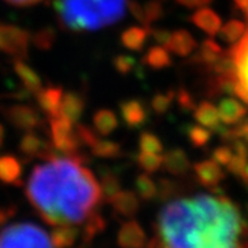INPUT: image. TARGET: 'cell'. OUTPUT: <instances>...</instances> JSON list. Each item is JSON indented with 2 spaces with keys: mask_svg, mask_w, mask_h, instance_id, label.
Wrapping results in <instances>:
<instances>
[{
  "mask_svg": "<svg viewBox=\"0 0 248 248\" xmlns=\"http://www.w3.org/2000/svg\"><path fill=\"white\" fill-rule=\"evenodd\" d=\"M25 195L40 218L51 225H76L86 221L101 203V187L83 156H62L36 166Z\"/></svg>",
  "mask_w": 248,
  "mask_h": 248,
  "instance_id": "cell-1",
  "label": "cell"
},
{
  "mask_svg": "<svg viewBox=\"0 0 248 248\" xmlns=\"http://www.w3.org/2000/svg\"><path fill=\"white\" fill-rule=\"evenodd\" d=\"M125 0H55L60 22L72 32H93L119 22L125 14Z\"/></svg>",
  "mask_w": 248,
  "mask_h": 248,
  "instance_id": "cell-2",
  "label": "cell"
},
{
  "mask_svg": "<svg viewBox=\"0 0 248 248\" xmlns=\"http://www.w3.org/2000/svg\"><path fill=\"white\" fill-rule=\"evenodd\" d=\"M0 248H54L47 232L33 222H19L0 232Z\"/></svg>",
  "mask_w": 248,
  "mask_h": 248,
  "instance_id": "cell-3",
  "label": "cell"
},
{
  "mask_svg": "<svg viewBox=\"0 0 248 248\" xmlns=\"http://www.w3.org/2000/svg\"><path fill=\"white\" fill-rule=\"evenodd\" d=\"M50 142L61 156L73 157L79 155L80 141L73 124L63 117L50 119Z\"/></svg>",
  "mask_w": 248,
  "mask_h": 248,
  "instance_id": "cell-4",
  "label": "cell"
},
{
  "mask_svg": "<svg viewBox=\"0 0 248 248\" xmlns=\"http://www.w3.org/2000/svg\"><path fill=\"white\" fill-rule=\"evenodd\" d=\"M31 35L22 28L0 22V54H6L14 60L28 57Z\"/></svg>",
  "mask_w": 248,
  "mask_h": 248,
  "instance_id": "cell-5",
  "label": "cell"
},
{
  "mask_svg": "<svg viewBox=\"0 0 248 248\" xmlns=\"http://www.w3.org/2000/svg\"><path fill=\"white\" fill-rule=\"evenodd\" d=\"M4 117L13 127L22 131H32L42 124L39 112L31 105H11L6 108Z\"/></svg>",
  "mask_w": 248,
  "mask_h": 248,
  "instance_id": "cell-6",
  "label": "cell"
},
{
  "mask_svg": "<svg viewBox=\"0 0 248 248\" xmlns=\"http://www.w3.org/2000/svg\"><path fill=\"white\" fill-rule=\"evenodd\" d=\"M228 53L234 62L236 79L248 93V29L239 42L232 46Z\"/></svg>",
  "mask_w": 248,
  "mask_h": 248,
  "instance_id": "cell-7",
  "label": "cell"
},
{
  "mask_svg": "<svg viewBox=\"0 0 248 248\" xmlns=\"http://www.w3.org/2000/svg\"><path fill=\"white\" fill-rule=\"evenodd\" d=\"M193 171H195L196 181L207 189H213L215 186H218L226 178L225 171L213 159L195 163Z\"/></svg>",
  "mask_w": 248,
  "mask_h": 248,
  "instance_id": "cell-8",
  "label": "cell"
},
{
  "mask_svg": "<svg viewBox=\"0 0 248 248\" xmlns=\"http://www.w3.org/2000/svg\"><path fill=\"white\" fill-rule=\"evenodd\" d=\"M119 248H145L146 247V233L137 221L124 222L117 233Z\"/></svg>",
  "mask_w": 248,
  "mask_h": 248,
  "instance_id": "cell-9",
  "label": "cell"
},
{
  "mask_svg": "<svg viewBox=\"0 0 248 248\" xmlns=\"http://www.w3.org/2000/svg\"><path fill=\"white\" fill-rule=\"evenodd\" d=\"M120 115L130 128H140L148 122L149 110L141 99L133 98L120 104Z\"/></svg>",
  "mask_w": 248,
  "mask_h": 248,
  "instance_id": "cell-10",
  "label": "cell"
},
{
  "mask_svg": "<svg viewBox=\"0 0 248 248\" xmlns=\"http://www.w3.org/2000/svg\"><path fill=\"white\" fill-rule=\"evenodd\" d=\"M35 95L40 109L50 119L60 117V109H61L62 97H63L62 87H55V86H50V87H46V89L42 87Z\"/></svg>",
  "mask_w": 248,
  "mask_h": 248,
  "instance_id": "cell-11",
  "label": "cell"
},
{
  "mask_svg": "<svg viewBox=\"0 0 248 248\" xmlns=\"http://www.w3.org/2000/svg\"><path fill=\"white\" fill-rule=\"evenodd\" d=\"M219 120L226 125H236L248 115V108L234 98H223L218 107Z\"/></svg>",
  "mask_w": 248,
  "mask_h": 248,
  "instance_id": "cell-12",
  "label": "cell"
},
{
  "mask_svg": "<svg viewBox=\"0 0 248 248\" xmlns=\"http://www.w3.org/2000/svg\"><path fill=\"white\" fill-rule=\"evenodd\" d=\"M84 107H86V101L83 94L76 91H68L62 97L60 117L66 119L72 124L78 123L84 112Z\"/></svg>",
  "mask_w": 248,
  "mask_h": 248,
  "instance_id": "cell-13",
  "label": "cell"
},
{
  "mask_svg": "<svg viewBox=\"0 0 248 248\" xmlns=\"http://www.w3.org/2000/svg\"><path fill=\"white\" fill-rule=\"evenodd\" d=\"M190 21L199 29H202L203 32H205L211 37L218 35L222 28L221 17L210 7H200L199 10H196L192 18H190Z\"/></svg>",
  "mask_w": 248,
  "mask_h": 248,
  "instance_id": "cell-14",
  "label": "cell"
},
{
  "mask_svg": "<svg viewBox=\"0 0 248 248\" xmlns=\"http://www.w3.org/2000/svg\"><path fill=\"white\" fill-rule=\"evenodd\" d=\"M22 164L19 159L13 155L0 156V182L6 185L21 186L22 185Z\"/></svg>",
  "mask_w": 248,
  "mask_h": 248,
  "instance_id": "cell-15",
  "label": "cell"
},
{
  "mask_svg": "<svg viewBox=\"0 0 248 248\" xmlns=\"http://www.w3.org/2000/svg\"><path fill=\"white\" fill-rule=\"evenodd\" d=\"M163 167L171 175L181 177V175H185L190 169V160L184 149L174 148V149H170L169 152L164 153Z\"/></svg>",
  "mask_w": 248,
  "mask_h": 248,
  "instance_id": "cell-16",
  "label": "cell"
},
{
  "mask_svg": "<svg viewBox=\"0 0 248 248\" xmlns=\"http://www.w3.org/2000/svg\"><path fill=\"white\" fill-rule=\"evenodd\" d=\"M166 48L178 57H187L197 48V43L189 31L178 29L171 33V39Z\"/></svg>",
  "mask_w": 248,
  "mask_h": 248,
  "instance_id": "cell-17",
  "label": "cell"
},
{
  "mask_svg": "<svg viewBox=\"0 0 248 248\" xmlns=\"http://www.w3.org/2000/svg\"><path fill=\"white\" fill-rule=\"evenodd\" d=\"M138 195L133 190H122L112 202L113 213L123 218H133L140 210Z\"/></svg>",
  "mask_w": 248,
  "mask_h": 248,
  "instance_id": "cell-18",
  "label": "cell"
},
{
  "mask_svg": "<svg viewBox=\"0 0 248 248\" xmlns=\"http://www.w3.org/2000/svg\"><path fill=\"white\" fill-rule=\"evenodd\" d=\"M101 177V200L105 204H112L115 197L122 192V182L116 175L115 171L108 169H102L99 171Z\"/></svg>",
  "mask_w": 248,
  "mask_h": 248,
  "instance_id": "cell-19",
  "label": "cell"
},
{
  "mask_svg": "<svg viewBox=\"0 0 248 248\" xmlns=\"http://www.w3.org/2000/svg\"><path fill=\"white\" fill-rule=\"evenodd\" d=\"M151 35V28L143 27V25H135L130 27L122 32L120 42L122 45L131 50V51H140L146 43V39Z\"/></svg>",
  "mask_w": 248,
  "mask_h": 248,
  "instance_id": "cell-20",
  "label": "cell"
},
{
  "mask_svg": "<svg viewBox=\"0 0 248 248\" xmlns=\"http://www.w3.org/2000/svg\"><path fill=\"white\" fill-rule=\"evenodd\" d=\"M13 66H14V72L17 73L19 80L22 81L24 87L28 93L36 94L39 90L42 89V79L40 76L36 73L28 63L24 62V60H13Z\"/></svg>",
  "mask_w": 248,
  "mask_h": 248,
  "instance_id": "cell-21",
  "label": "cell"
},
{
  "mask_svg": "<svg viewBox=\"0 0 248 248\" xmlns=\"http://www.w3.org/2000/svg\"><path fill=\"white\" fill-rule=\"evenodd\" d=\"M79 229L72 225L54 226L50 240L54 248H72L79 237Z\"/></svg>",
  "mask_w": 248,
  "mask_h": 248,
  "instance_id": "cell-22",
  "label": "cell"
},
{
  "mask_svg": "<svg viewBox=\"0 0 248 248\" xmlns=\"http://www.w3.org/2000/svg\"><path fill=\"white\" fill-rule=\"evenodd\" d=\"M142 63L152 69L160 71V69L171 66L172 60H171V55L167 48H164L163 46H152L146 51V54L142 57Z\"/></svg>",
  "mask_w": 248,
  "mask_h": 248,
  "instance_id": "cell-23",
  "label": "cell"
},
{
  "mask_svg": "<svg viewBox=\"0 0 248 248\" xmlns=\"http://www.w3.org/2000/svg\"><path fill=\"white\" fill-rule=\"evenodd\" d=\"M193 116L200 125H203L205 128H211V130H214L221 122L218 109L210 101H203L199 105H196Z\"/></svg>",
  "mask_w": 248,
  "mask_h": 248,
  "instance_id": "cell-24",
  "label": "cell"
},
{
  "mask_svg": "<svg viewBox=\"0 0 248 248\" xmlns=\"http://www.w3.org/2000/svg\"><path fill=\"white\" fill-rule=\"evenodd\" d=\"M107 229V221L105 218L98 213V211H94L91 213L86 218L84 221V226L81 229V243L84 244H91V241L97 237L98 234H101L102 232Z\"/></svg>",
  "mask_w": 248,
  "mask_h": 248,
  "instance_id": "cell-25",
  "label": "cell"
},
{
  "mask_svg": "<svg viewBox=\"0 0 248 248\" xmlns=\"http://www.w3.org/2000/svg\"><path fill=\"white\" fill-rule=\"evenodd\" d=\"M93 123H94L95 131L99 135L107 137L117 128L119 120H117V116H116L113 110H110V109H98L93 116Z\"/></svg>",
  "mask_w": 248,
  "mask_h": 248,
  "instance_id": "cell-26",
  "label": "cell"
},
{
  "mask_svg": "<svg viewBox=\"0 0 248 248\" xmlns=\"http://www.w3.org/2000/svg\"><path fill=\"white\" fill-rule=\"evenodd\" d=\"M222 53H223V48L215 40H213L210 37V39H205L202 43V47H200L199 53L192 58V61L195 62V63H200V65H204L205 68H208L211 63H214L218 60V57Z\"/></svg>",
  "mask_w": 248,
  "mask_h": 248,
  "instance_id": "cell-27",
  "label": "cell"
},
{
  "mask_svg": "<svg viewBox=\"0 0 248 248\" xmlns=\"http://www.w3.org/2000/svg\"><path fill=\"white\" fill-rule=\"evenodd\" d=\"M91 153L99 159H116L122 155V146L120 143L110 140H101L99 137L90 146Z\"/></svg>",
  "mask_w": 248,
  "mask_h": 248,
  "instance_id": "cell-28",
  "label": "cell"
},
{
  "mask_svg": "<svg viewBox=\"0 0 248 248\" xmlns=\"http://www.w3.org/2000/svg\"><path fill=\"white\" fill-rule=\"evenodd\" d=\"M184 133L186 134V137H187L189 142L192 143V146L196 149L205 148L213 138V133L208 128H205L203 125H199V124H186Z\"/></svg>",
  "mask_w": 248,
  "mask_h": 248,
  "instance_id": "cell-29",
  "label": "cell"
},
{
  "mask_svg": "<svg viewBox=\"0 0 248 248\" xmlns=\"http://www.w3.org/2000/svg\"><path fill=\"white\" fill-rule=\"evenodd\" d=\"M45 145L46 141H43L37 134L32 133V131H28L27 134H24V137L19 141V152L27 159L39 157V155L42 153Z\"/></svg>",
  "mask_w": 248,
  "mask_h": 248,
  "instance_id": "cell-30",
  "label": "cell"
},
{
  "mask_svg": "<svg viewBox=\"0 0 248 248\" xmlns=\"http://www.w3.org/2000/svg\"><path fill=\"white\" fill-rule=\"evenodd\" d=\"M135 190L145 202H151L157 197V186L148 174H140L135 178Z\"/></svg>",
  "mask_w": 248,
  "mask_h": 248,
  "instance_id": "cell-31",
  "label": "cell"
},
{
  "mask_svg": "<svg viewBox=\"0 0 248 248\" xmlns=\"http://www.w3.org/2000/svg\"><path fill=\"white\" fill-rule=\"evenodd\" d=\"M246 31H247V27H246L244 22H241L239 19H231L226 25H223L221 28L219 35H221L223 42H228L231 45H234L243 37V35L246 33Z\"/></svg>",
  "mask_w": 248,
  "mask_h": 248,
  "instance_id": "cell-32",
  "label": "cell"
},
{
  "mask_svg": "<svg viewBox=\"0 0 248 248\" xmlns=\"http://www.w3.org/2000/svg\"><path fill=\"white\" fill-rule=\"evenodd\" d=\"M137 161L141 170L145 171V174H155L156 171H159L160 167H163V157L156 153L141 152Z\"/></svg>",
  "mask_w": 248,
  "mask_h": 248,
  "instance_id": "cell-33",
  "label": "cell"
},
{
  "mask_svg": "<svg viewBox=\"0 0 248 248\" xmlns=\"http://www.w3.org/2000/svg\"><path fill=\"white\" fill-rule=\"evenodd\" d=\"M175 98L174 91H167V93H157L155 97L152 98L151 108L153 109L155 113L157 115H164L170 110V108L172 105V101Z\"/></svg>",
  "mask_w": 248,
  "mask_h": 248,
  "instance_id": "cell-34",
  "label": "cell"
},
{
  "mask_svg": "<svg viewBox=\"0 0 248 248\" xmlns=\"http://www.w3.org/2000/svg\"><path fill=\"white\" fill-rule=\"evenodd\" d=\"M140 149L141 152H146V153L160 155L163 152V143L156 134L143 131L140 135Z\"/></svg>",
  "mask_w": 248,
  "mask_h": 248,
  "instance_id": "cell-35",
  "label": "cell"
},
{
  "mask_svg": "<svg viewBox=\"0 0 248 248\" xmlns=\"http://www.w3.org/2000/svg\"><path fill=\"white\" fill-rule=\"evenodd\" d=\"M55 39H57V35H55V31L53 28H43V29L37 31L35 35L31 37L33 45L39 50H45V51L53 47Z\"/></svg>",
  "mask_w": 248,
  "mask_h": 248,
  "instance_id": "cell-36",
  "label": "cell"
},
{
  "mask_svg": "<svg viewBox=\"0 0 248 248\" xmlns=\"http://www.w3.org/2000/svg\"><path fill=\"white\" fill-rule=\"evenodd\" d=\"M113 66L116 72L122 76H127L135 69L137 66V60L133 55H127V54H119L117 57L113 58Z\"/></svg>",
  "mask_w": 248,
  "mask_h": 248,
  "instance_id": "cell-37",
  "label": "cell"
},
{
  "mask_svg": "<svg viewBox=\"0 0 248 248\" xmlns=\"http://www.w3.org/2000/svg\"><path fill=\"white\" fill-rule=\"evenodd\" d=\"M143 13H145V19H146V25L151 27V24L159 21L160 18H163L164 10L163 4L160 0H149L145 3L143 6Z\"/></svg>",
  "mask_w": 248,
  "mask_h": 248,
  "instance_id": "cell-38",
  "label": "cell"
},
{
  "mask_svg": "<svg viewBox=\"0 0 248 248\" xmlns=\"http://www.w3.org/2000/svg\"><path fill=\"white\" fill-rule=\"evenodd\" d=\"M175 98H177L178 105H179V108H181L184 112H193V110H195V98H193V95H192L186 89L178 90Z\"/></svg>",
  "mask_w": 248,
  "mask_h": 248,
  "instance_id": "cell-39",
  "label": "cell"
},
{
  "mask_svg": "<svg viewBox=\"0 0 248 248\" xmlns=\"http://www.w3.org/2000/svg\"><path fill=\"white\" fill-rule=\"evenodd\" d=\"M178 186L174 181L171 179H160L159 181V189H157V196L161 200H169L170 197L177 195Z\"/></svg>",
  "mask_w": 248,
  "mask_h": 248,
  "instance_id": "cell-40",
  "label": "cell"
},
{
  "mask_svg": "<svg viewBox=\"0 0 248 248\" xmlns=\"http://www.w3.org/2000/svg\"><path fill=\"white\" fill-rule=\"evenodd\" d=\"M233 157V151H232L231 146L228 145H222V146H218L215 148L213 152V160L215 163H218L219 166H228L229 161Z\"/></svg>",
  "mask_w": 248,
  "mask_h": 248,
  "instance_id": "cell-41",
  "label": "cell"
},
{
  "mask_svg": "<svg viewBox=\"0 0 248 248\" xmlns=\"http://www.w3.org/2000/svg\"><path fill=\"white\" fill-rule=\"evenodd\" d=\"M247 163L248 159H246V157H241V156H237V155H233V157H232V160L229 161V164L226 166V169H228V171L231 172L232 175L240 177L241 171L244 170Z\"/></svg>",
  "mask_w": 248,
  "mask_h": 248,
  "instance_id": "cell-42",
  "label": "cell"
},
{
  "mask_svg": "<svg viewBox=\"0 0 248 248\" xmlns=\"http://www.w3.org/2000/svg\"><path fill=\"white\" fill-rule=\"evenodd\" d=\"M127 6H128V10H130V13L134 16V18L138 19L143 27H148L146 25V19H145V13H143V6H142L141 3L137 1V0H128L127 1Z\"/></svg>",
  "mask_w": 248,
  "mask_h": 248,
  "instance_id": "cell-43",
  "label": "cell"
},
{
  "mask_svg": "<svg viewBox=\"0 0 248 248\" xmlns=\"http://www.w3.org/2000/svg\"><path fill=\"white\" fill-rule=\"evenodd\" d=\"M236 248H248V222L241 217L239 234L236 237Z\"/></svg>",
  "mask_w": 248,
  "mask_h": 248,
  "instance_id": "cell-44",
  "label": "cell"
},
{
  "mask_svg": "<svg viewBox=\"0 0 248 248\" xmlns=\"http://www.w3.org/2000/svg\"><path fill=\"white\" fill-rule=\"evenodd\" d=\"M171 33L167 29H151V35L153 36V39L159 43V46H163L164 48L169 45L170 39H171Z\"/></svg>",
  "mask_w": 248,
  "mask_h": 248,
  "instance_id": "cell-45",
  "label": "cell"
},
{
  "mask_svg": "<svg viewBox=\"0 0 248 248\" xmlns=\"http://www.w3.org/2000/svg\"><path fill=\"white\" fill-rule=\"evenodd\" d=\"M232 143V151H234V153L237 156L241 157H246L248 159V143L246 141H243L241 138H236L234 141L231 142Z\"/></svg>",
  "mask_w": 248,
  "mask_h": 248,
  "instance_id": "cell-46",
  "label": "cell"
},
{
  "mask_svg": "<svg viewBox=\"0 0 248 248\" xmlns=\"http://www.w3.org/2000/svg\"><path fill=\"white\" fill-rule=\"evenodd\" d=\"M233 130H234L236 138H241L243 141L248 143V119H244L243 122L236 124V127H233Z\"/></svg>",
  "mask_w": 248,
  "mask_h": 248,
  "instance_id": "cell-47",
  "label": "cell"
},
{
  "mask_svg": "<svg viewBox=\"0 0 248 248\" xmlns=\"http://www.w3.org/2000/svg\"><path fill=\"white\" fill-rule=\"evenodd\" d=\"M214 0H177L181 6L187 7V9H197V7H205L210 3H213Z\"/></svg>",
  "mask_w": 248,
  "mask_h": 248,
  "instance_id": "cell-48",
  "label": "cell"
},
{
  "mask_svg": "<svg viewBox=\"0 0 248 248\" xmlns=\"http://www.w3.org/2000/svg\"><path fill=\"white\" fill-rule=\"evenodd\" d=\"M17 213L16 207H0V226L6 225V222L9 221L10 218L14 217V214Z\"/></svg>",
  "mask_w": 248,
  "mask_h": 248,
  "instance_id": "cell-49",
  "label": "cell"
},
{
  "mask_svg": "<svg viewBox=\"0 0 248 248\" xmlns=\"http://www.w3.org/2000/svg\"><path fill=\"white\" fill-rule=\"evenodd\" d=\"M4 1L11 4V6H16V7H29V6H33L42 0H4Z\"/></svg>",
  "mask_w": 248,
  "mask_h": 248,
  "instance_id": "cell-50",
  "label": "cell"
},
{
  "mask_svg": "<svg viewBox=\"0 0 248 248\" xmlns=\"http://www.w3.org/2000/svg\"><path fill=\"white\" fill-rule=\"evenodd\" d=\"M240 179H241V182H243L244 185L248 186V163L246 164L244 170L241 171V174H240Z\"/></svg>",
  "mask_w": 248,
  "mask_h": 248,
  "instance_id": "cell-51",
  "label": "cell"
},
{
  "mask_svg": "<svg viewBox=\"0 0 248 248\" xmlns=\"http://www.w3.org/2000/svg\"><path fill=\"white\" fill-rule=\"evenodd\" d=\"M233 3H234V6L239 10H241V11L248 6V0H233Z\"/></svg>",
  "mask_w": 248,
  "mask_h": 248,
  "instance_id": "cell-52",
  "label": "cell"
},
{
  "mask_svg": "<svg viewBox=\"0 0 248 248\" xmlns=\"http://www.w3.org/2000/svg\"><path fill=\"white\" fill-rule=\"evenodd\" d=\"M3 138H4V127H3V124L0 123V148L3 145Z\"/></svg>",
  "mask_w": 248,
  "mask_h": 248,
  "instance_id": "cell-53",
  "label": "cell"
},
{
  "mask_svg": "<svg viewBox=\"0 0 248 248\" xmlns=\"http://www.w3.org/2000/svg\"><path fill=\"white\" fill-rule=\"evenodd\" d=\"M243 13H244V17L247 18V21H248V6L246 7V9L243 10Z\"/></svg>",
  "mask_w": 248,
  "mask_h": 248,
  "instance_id": "cell-54",
  "label": "cell"
},
{
  "mask_svg": "<svg viewBox=\"0 0 248 248\" xmlns=\"http://www.w3.org/2000/svg\"><path fill=\"white\" fill-rule=\"evenodd\" d=\"M76 248H89V244H84V243H81L79 247H76Z\"/></svg>",
  "mask_w": 248,
  "mask_h": 248,
  "instance_id": "cell-55",
  "label": "cell"
}]
</instances>
